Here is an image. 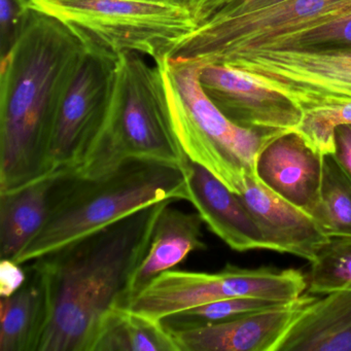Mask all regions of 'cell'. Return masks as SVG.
Returning a JSON list of instances; mask_svg holds the SVG:
<instances>
[{
	"label": "cell",
	"instance_id": "obj_1",
	"mask_svg": "<svg viewBox=\"0 0 351 351\" xmlns=\"http://www.w3.org/2000/svg\"><path fill=\"white\" fill-rule=\"evenodd\" d=\"M87 52L62 22L27 10L13 46L1 56L0 193L51 176L55 123Z\"/></svg>",
	"mask_w": 351,
	"mask_h": 351
},
{
	"label": "cell",
	"instance_id": "obj_2",
	"mask_svg": "<svg viewBox=\"0 0 351 351\" xmlns=\"http://www.w3.org/2000/svg\"><path fill=\"white\" fill-rule=\"evenodd\" d=\"M139 209L32 262L44 281L49 316L38 351H92L104 318L126 306L162 209Z\"/></svg>",
	"mask_w": 351,
	"mask_h": 351
},
{
	"label": "cell",
	"instance_id": "obj_3",
	"mask_svg": "<svg viewBox=\"0 0 351 351\" xmlns=\"http://www.w3.org/2000/svg\"><path fill=\"white\" fill-rule=\"evenodd\" d=\"M186 172L147 160H129L104 176L60 174L46 223L16 258L23 265L155 203L186 200Z\"/></svg>",
	"mask_w": 351,
	"mask_h": 351
},
{
	"label": "cell",
	"instance_id": "obj_4",
	"mask_svg": "<svg viewBox=\"0 0 351 351\" xmlns=\"http://www.w3.org/2000/svg\"><path fill=\"white\" fill-rule=\"evenodd\" d=\"M166 60L149 63L143 55L131 52L118 57L106 118L85 161L73 174L104 176L129 160L186 169L190 160L170 116Z\"/></svg>",
	"mask_w": 351,
	"mask_h": 351
},
{
	"label": "cell",
	"instance_id": "obj_5",
	"mask_svg": "<svg viewBox=\"0 0 351 351\" xmlns=\"http://www.w3.org/2000/svg\"><path fill=\"white\" fill-rule=\"evenodd\" d=\"M28 9L62 22L88 52L112 59L131 52L164 62L199 26L190 0H30Z\"/></svg>",
	"mask_w": 351,
	"mask_h": 351
},
{
	"label": "cell",
	"instance_id": "obj_6",
	"mask_svg": "<svg viewBox=\"0 0 351 351\" xmlns=\"http://www.w3.org/2000/svg\"><path fill=\"white\" fill-rule=\"evenodd\" d=\"M200 61L167 58L168 101L174 132L193 163L239 195L260 152L279 135L244 128L227 118L199 81ZM281 136V135H280Z\"/></svg>",
	"mask_w": 351,
	"mask_h": 351
},
{
	"label": "cell",
	"instance_id": "obj_7",
	"mask_svg": "<svg viewBox=\"0 0 351 351\" xmlns=\"http://www.w3.org/2000/svg\"><path fill=\"white\" fill-rule=\"evenodd\" d=\"M350 15L351 0H283L238 17L210 18L169 58L215 63L235 53L282 50L298 36Z\"/></svg>",
	"mask_w": 351,
	"mask_h": 351
},
{
	"label": "cell",
	"instance_id": "obj_8",
	"mask_svg": "<svg viewBox=\"0 0 351 351\" xmlns=\"http://www.w3.org/2000/svg\"><path fill=\"white\" fill-rule=\"evenodd\" d=\"M307 287V279L295 269H244L231 264L215 273L171 269L154 278L126 308L162 322L178 312L230 298L295 301Z\"/></svg>",
	"mask_w": 351,
	"mask_h": 351
},
{
	"label": "cell",
	"instance_id": "obj_9",
	"mask_svg": "<svg viewBox=\"0 0 351 351\" xmlns=\"http://www.w3.org/2000/svg\"><path fill=\"white\" fill-rule=\"evenodd\" d=\"M211 64L245 73L301 112L351 104V50L250 51Z\"/></svg>",
	"mask_w": 351,
	"mask_h": 351
},
{
	"label": "cell",
	"instance_id": "obj_10",
	"mask_svg": "<svg viewBox=\"0 0 351 351\" xmlns=\"http://www.w3.org/2000/svg\"><path fill=\"white\" fill-rule=\"evenodd\" d=\"M117 59L87 52L63 98L49 154L50 174L73 173L85 161L108 112Z\"/></svg>",
	"mask_w": 351,
	"mask_h": 351
},
{
	"label": "cell",
	"instance_id": "obj_11",
	"mask_svg": "<svg viewBox=\"0 0 351 351\" xmlns=\"http://www.w3.org/2000/svg\"><path fill=\"white\" fill-rule=\"evenodd\" d=\"M199 81L219 110L244 128L280 136L295 132L301 122L302 112L289 100L241 71L203 63Z\"/></svg>",
	"mask_w": 351,
	"mask_h": 351
},
{
	"label": "cell",
	"instance_id": "obj_12",
	"mask_svg": "<svg viewBox=\"0 0 351 351\" xmlns=\"http://www.w3.org/2000/svg\"><path fill=\"white\" fill-rule=\"evenodd\" d=\"M239 197L262 232L267 250L313 263L330 243L313 217L268 188L256 169L245 174Z\"/></svg>",
	"mask_w": 351,
	"mask_h": 351
},
{
	"label": "cell",
	"instance_id": "obj_13",
	"mask_svg": "<svg viewBox=\"0 0 351 351\" xmlns=\"http://www.w3.org/2000/svg\"><path fill=\"white\" fill-rule=\"evenodd\" d=\"M314 297L198 328L170 330L180 351H274L291 322Z\"/></svg>",
	"mask_w": 351,
	"mask_h": 351
},
{
	"label": "cell",
	"instance_id": "obj_14",
	"mask_svg": "<svg viewBox=\"0 0 351 351\" xmlns=\"http://www.w3.org/2000/svg\"><path fill=\"white\" fill-rule=\"evenodd\" d=\"M186 172V200L213 234L237 252L267 250L262 232L239 195L199 164L189 162Z\"/></svg>",
	"mask_w": 351,
	"mask_h": 351
},
{
	"label": "cell",
	"instance_id": "obj_15",
	"mask_svg": "<svg viewBox=\"0 0 351 351\" xmlns=\"http://www.w3.org/2000/svg\"><path fill=\"white\" fill-rule=\"evenodd\" d=\"M322 159L299 134L287 133L260 152L256 172L268 188L309 213L319 198Z\"/></svg>",
	"mask_w": 351,
	"mask_h": 351
},
{
	"label": "cell",
	"instance_id": "obj_16",
	"mask_svg": "<svg viewBox=\"0 0 351 351\" xmlns=\"http://www.w3.org/2000/svg\"><path fill=\"white\" fill-rule=\"evenodd\" d=\"M172 203L160 213L149 250L129 285L125 308L158 275L184 262L191 252L206 250L200 215L174 208Z\"/></svg>",
	"mask_w": 351,
	"mask_h": 351
},
{
	"label": "cell",
	"instance_id": "obj_17",
	"mask_svg": "<svg viewBox=\"0 0 351 351\" xmlns=\"http://www.w3.org/2000/svg\"><path fill=\"white\" fill-rule=\"evenodd\" d=\"M274 351H351V291L315 298L291 322Z\"/></svg>",
	"mask_w": 351,
	"mask_h": 351
},
{
	"label": "cell",
	"instance_id": "obj_18",
	"mask_svg": "<svg viewBox=\"0 0 351 351\" xmlns=\"http://www.w3.org/2000/svg\"><path fill=\"white\" fill-rule=\"evenodd\" d=\"M60 174L0 193V260L15 261L44 227L51 192Z\"/></svg>",
	"mask_w": 351,
	"mask_h": 351
},
{
	"label": "cell",
	"instance_id": "obj_19",
	"mask_svg": "<svg viewBox=\"0 0 351 351\" xmlns=\"http://www.w3.org/2000/svg\"><path fill=\"white\" fill-rule=\"evenodd\" d=\"M49 316L42 277L30 268V278L14 295L0 300V351H38Z\"/></svg>",
	"mask_w": 351,
	"mask_h": 351
},
{
	"label": "cell",
	"instance_id": "obj_20",
	"mask_svg": "<svg viewBox=\"0 0 351 351\" xmlns=\"http://www.w3.org/2000/svg\"><path fill=\"white\" fill-rule=\"evenodd\" d=\"M92 351H180L171 330L128 308L116 307L102 322Z\"/></svg>",
	"mask_w": 351,
	"mask_h": 351
},
{
	"label": "cell",
	"instance_id": "obj_21",
	"mask_svg": "<svg viewBox=\"0 0 351 351\" xmlns=\"http://www.w3.org/2000/svg\"><path fill=\"white\" fill-rule=\"evenodd\" d=\"M309 215L330 239L351 240V174L335 154L324 156L319 198Z\"/></svg>",
	"mask_w": 351,
	"mask_h": 351
},
{
	"label": "cell",
	"instance_id": "obj_22",
	"mask_svg": "<svg viewBox=\"0 0 351 351\" xmlns=\"http://www.w3.org/2000/svg\"><path fill=\"white\" fill-rule=\"evenodd\" d=\"M289 302L273 301L262 298L242 297L217 300L178 312L162 320L169 330L198 328L225 322L254 312L280 307Z\"/></svg>",
	"mask_w": 351,
	"mask_h": 351
},
{
	"label": "cell",
	"instance_id": "obj_23",
	"mask_svg": "<svg viewBox=\"0 0 351 351\" xmlns=\"http://www.w3.org/2000/svg\"><path fill=\"white\" fill-rule=\"evenodd\" d=\"M351 291V240L330 239L311 263L308 293Z\"/></svg>",
	"mask_w": 351,
	"mask_h": 351
},
{
	"label": "cell",
	"instance_id": "obj_24",
	"mask_svg": "<svg viewBox=\"0 0 351 351\" xmlns=\"http://www.w3.org/2000/svg\"><path fill=\"white\" fill-rule=\"evenodd\" d=\"M341 125H351V104L313 108L302 112L295 133L322 155L335 154V132Z\"/></svg>",
	"mask_w": 351,
	"mask_h": 351
},
{
	"label": "cell",
	"instance_id": "obj_25",
	"mask_svg": "<svg viewBox=\"0 0 351 351\" xmlns=\"http://www.w3.org/2000/svg\"><path fill=\"white\" fill-rule=\"evenodd\" d=\"M330 45L336 46L334 50H351V15L302 34L278 51L322 49Z\"/></svg>",
	"mask_w": 351,
	"mask_h": 351
},
{
	"label": "cell",
	"instance_id": "obj_26",
	"mask_svg": "<svg viewBox=\"0 0 351 351\" xmlns=\"http://www.w3.org/2000/svg\"><path fill=\"white\" fill-rule=\"evenodd\" d=\"M27 10L19 0H0L1 56L13 46L21 29Z\"/></svg>",
	"mask_w": 351,
	"mask_h": 351
},
{
	"label": "cell",
	"instance_id": "obj_27",
	"mask_svg": "<svg viewBox=\"0 0 351 351\" xmlns=\"http://www.w3.org/2000/svg\"><path fill=\"white\" fill-rule=\"evenodd\" d=\"M22 265L5 258L0 263V298H7L17 293L27 281V275Z\"/></svg>",
	"mask_w": 351,
	"mask_h": 351
},
{
	"label": "cell",
	"instance_id": "obj_28",
	"mask_svg": "<svg viewBox=\"0 0 351 351\" xmlns=\"http://www.w3.org/2000/svg\"><path fill=\"white\" fill-rule=\"evenodd\" d=\"M280 1H283V0H231L227 5H225L223 9L219 10L210 18L223 19V18L238 17V16L246 15V14L258 11L263 8L275 5Z\"/></svg>",
	"mask_w": 351,
	"mask_h": 351
},
{
	"label": "cell",
	"instance_id": "obj_29",
	"mask_svg": "<svg viewBox=\"0 0 351 351\" xmlns=\"http://www.w3.org/2000/svg\"><path fill=\"white\" fill-rule=\"evenodd\" d=\"M335 156L351 174V125H341L335 132Z\"/></svg>",
	"mask_w": 351,
	"mask_h": 351
},
{
	"label": "cell",
	"instance_id": "obj_30",
	"mask_svg": "<svg viewBox=\"0 0 351 351\" xmlns=\"http://www.w3.org/2000/svg\"><path fill=\"white\" fill-rule=\"evenodd\" d=\"M231 0H190L195 18L199 25L213 17Z\"/></svg>",
	"mask_w": 351,
	"mask_h": 351
},
{
	"label": "cell",
	"instance_id": "obj_31",
	"mask_svg": "<svg viewBox=\"0 0 351 351\" xmlns=\"http://www.w3.org/2000/svg\"><path fill=\"white\" fill-rule=\"evenodd\" d=\"M19 1L24 5V7L26 8V9H28V5H29L30 0H19Z\"/></svg>",
	"mask_w": 351,
	"mask_h": 351
}]
</instances>
